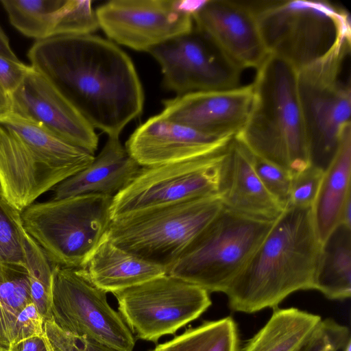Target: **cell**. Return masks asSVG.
<instances>
[{
	"instance_id": "obj_1",
	"label": "cell",
	"mask_w": 351,
	"mask_h": 351,
	"mask_svg": "<svg viewBox=\"0 0 351 351\" xmlns=\"http://www.w3.org/2000/svg\"><path fill=\"white\" fill-rule=\"evenodd\" d=\"M31 66L47 80L92 125L119 137L138 117L144 92L130 58L94 34L56 36L36 40Z\"/></svg>"
},
{
	"instance_id": "obj_2",
	"label": "cell",
	"mask_w": 351,
	"mask_h": 351,
	"mask_svg": "<svg viewBox=\"0 0 351 351\" xmlns=\"http://www.w3.org/2000/svg\"><path fill=\"white\" fill-rule=\"evenodd\" d=\"M322 243L312 208L287 204L226 292L230 308L253 313L314 289Z\"/></svg>"
},
{
	"instance_id": "obj_3",
	"label": "cell",
	"mask_w": 351,
	"mask_h": 351,
	"mask_svg": "<svg viewBox=\"0 0 351 351\" xmlns=\"http://www.w3.org/2000/svg\"><path fill=\"white\" fill-rule=\"evenodd\" d=\"M298 71L268 55L257 69L252 106L234 138L252 154L293 173L311 165Z\"/></svg>"
},
{
	"instance_id": "obj_4",
	"label": "cell",
	"mask_w": 351,
	"mask_h": 351,
	"mask_svg": "<svg viewBox=\"0 0 351 351\" xmlns=\"http://www.w3.org/2000/svg\"><path fill=\"white\" fill-rule=\"evenodd\" d=\"M268 54L298 71L350 37V15L326 1H247Z\"/></svg>"
},
{
	"instance_id": "obj_5",
	"label": "cell",
	"mask_w": 351,
	"mask_h": 351,
	"mask_svg": "<svg viewBox=\"0 0 351 351\" xmlns=\"http://www.w3.org/2000/svg\"><path fill=\"white\" fill-rule=\"evenodd\" d=\"M350 37L298 71V90L311 165L325 171L351 126Z\"/></svg>"
},
{
	"instance_id": "obj_6",
	"label": "cell",
	"mask_w": 351,
	"mask_h": 351,
	"mask_svg": "<svg viewBox=\"0 0 351 351\" xmlns=\"http://www.w3.org/2000/svg\"><path fill=\"white\" fill-rule=\"evenodd\" d=\"M112 199L86 194L32 204L21 212L23 226L54 265L84 268L107 236Z\"/></svg>"
},
{
	"instance_id": "obj_7",
	"label": "cell",
	"mask_w": 351,
	"mask_h": 351,
	"mask_svg": "<svg viewBox=\"0 0 351 351\" xmlns=\"http://www.w3.org/2000/svg\"><path fill=\"white\" fill-rule=\"evenodd\" d=\"M218 194L112 219L107 234L118 247L167 271L223 208Z\"/></svg>"
},
{
	"instance_id": "obj_8",
	"label": "cell",
	"mask_w": 351,
	"mask_h": 351,
	"mask_svg": "<svg viewBox=\"0 0 351 351\" xmlns=\"http://www.w3.org/2000/svg\"><path fill=\"white\" fill-rule=\"evenodd\" d=\"M274 221L250 217L223 206L167 274L208 293H226Z\"/></svg>"
},
{
	"instance_id": "obj_9",
	"label": "cell",
	"mask_w": 351,
	"mask_h": 351,
	"mask_svg": "<svg viewBox=\"0 0 351 351\" xmlns=\"http://www.w3.org/2000/svg\"><path fill=\"white\" fill-rule=\"evenodd\" d=\"M113 294L132 333L154 343L175 334L212 304L207 291L167 274Z\"/></svg>"
},
{
	"instance_id": "obj_10",
	"label": "cell",
	"mask_w": 351,
	"mask_h": 351,
	"mask_svg": "<svg viewBox=\"0 0 351 351\" xmlns=\"http://www.w3.org/2000/svg\"><path fill=\"white\" fill-rule=\"evenodd\" d=\"M228 146L191 159L141 167L134 180L113 197L112 219L218 194L221 165Z\"/></svg>"
},
{
	"instance_id": "obj_11",
	"label": "cell",
	"mask_w": 351,
	"mask_h": 351,
	"mask_svg": "<svg viewBox=\"0 0 351 351\" xmlns=\"http://www.w3.org/2000/svg\"><path fill=\"white\" fill-rule=\"evenodd\" d=\"M84 268L54 266L51 317L62 330L119 351H133L135 339L119 313Z\"/></svg>"
},
{
	"instance_id": "obj_12",
	"label": "cell",
	"mask_w": 351,
	"mask_h": 351,
	"mask_svg": "<svg viewBox=\"0 0 351 351\" xmlns=\"http://www.w3.org/2000/svg\"><path fill=\"white\" fill-rule=\"evenodd\" d=\"M148 53L160 64L164 86L178 96L239 86L243 69L195 25Z\"/></svg>"
},
{
	"instance_id": "obj_13",
	"label": "cell",
	"mask_w": 351,
	"mask_h": 351,
	"mask_svg": "<svg viewBox=\"0 0 351 351\" xmlns=\"http://www.w3.org/2000/svg\"><path fill=\"white\" fill-rule=\"evenodd\" d=\"M95 14L108 38L139 51L149 52L194 27L182 0H112L99 6Z\"/></svg>"
},
{
	"instance_id": "obj_14",
	"label": "cell",
	"mask_w": 351,
	"mask_h": 351,
	"mask_svg": "<svg viewBox=\"0 0 351 351\" xmlns=\"http://www.w3.org/2000/svg\"><path fill=\"white\" fill-rule=\"evenodd\" d=\"M8 97V112L32 121L95 155L99 142L95 128L32 66L19 86Z\"/></svg>"
},
{
	"instance_id": "obj_15",
	"label": "cell",
	"mask_w": 351,
	"mask_h": 351,
	"mask_svg": "<svg viewBox=\"0 0 351 351\" xmlns=\"http://www.w3.org/2000/svg\"><path fill=\"white\" fill-rule=\"evenodd\" d=\"M73 175L0 123V189L19 211Z\"/></svg>"
},
{
	"instance_id": "obj_16",
	"label": "cell",
	"mask_w": 351,
	"mask_h": 351,
	"mask_svg": "<svg viewBox=\"0 0 351 351\" xmlns=\"http://www.w3.org/2000/svg\"><path fill=\"white\" fill-rule=\"evenodd\" d=\"M252 97V84L231 89L195 92L163 101L160 114L216 138L234 137L247 120Z\"/></svg>"
},
{
	"instance_id": "obj_17",
	"label": "cell",
	"mask_w": 351,
	"mask_h": 351,
	"mask_svg": "<svg viewBox=\"0 0 351 351\" xmlns=\"http://www.w3.org/2000/svg\"><path fill=\"white\" fill-rule=\"evenodd\" d=\"M193 18L194 25L243 70L257 69L269 55L245 1H203Z\"/></svg>"
},
{
	"instance_id": "obj_18",
	"label": "cell",
	"mask_w": 351,
	"mask_h": 351,
	"mask_svg": "<svg viewBox=\"0 0 351 351\" xmlns=\"http://www.w3.org/2000/svg\"><path fill=\"white\" fill-rule=\"evenodd\" d=\"M233 138H216L158 114L134 131L125 148L141 167H148L218 152L227 147Z\"/></svg>"
},
{
	"instance_id": "obj_19",
	"label": "cell",
	"mask_w": 351,
	"mask_h": 351,
	"mask_svg": "<svg viewBox=\"0 0 351 351\" xmlns=\"http://www.w3.org/2000/svg\"><path fill=\"white\" fill-rule=\"evenodd\" d=\"M218 195L224 207L260 219L274 220L285 208L265 189L254 169L250 152L234 138L221 165Z\"/></svg>"
},
{
	"instance_id": "obj_20",
	"label": "cell",
	"mask_w": 351,
	"mask_h": 351,
	"mask_svg": "<svg viewBox=\"0 0 351 351\" xmlns=\"http://www.w3.org/2000/svg\"><path fill=\"white\" fill-rule=\"evenodd\" d=\"M141 168L119 137H108L88 166L53 188L50 199L86 194L114 197L134 180Z\"/></svg>"
},
{
	"instance_id": "obj_21",
	"label": "cell",
	"mask_w": 351,
	"mask_h": 351,
	"mask_svg": "<svg viewBox=\"0 0 351 351\" xmlns=\"http://www.w3.org/2000/svg\"><path fill=\"white\" fill-rule=\"evenodd\" d=\"M351 126L345 131L333 159L324 172L312 206L317 237L323 243L340 223L342 210L351 198Z\"/></svg>"
},
{
	"instance_id": "obj_22",
	"label": "cell",
	"mask_w": 351,
	"mask_h": 351,
	"mask_svg": "<svg viewBox=\"0 0 351 351\" xmlns=\"http://www.w3.org/2000/svg\"><path fill=\"white\" fill-rule=\"evenodd\" d=\"M84 269L97 287L112 293L167 274L164 267L118 247L108 236L92 254Z\"/></svg>"
},
{
	"instance_id": "obj_23",
	"label": "cell",
	"mask_w": 351,
	"mask_h": 351,
	"mask_svg": "<svg viewBox=\"0 0 351 351\" xmlns=\"http://www.w3.org/2000/svg\"><path fill=\"white\" fill-rule=\"evenodd\" d=\"M273 309L269 319L241 351H301L322 319L293 307Z\"/></svg>"
},
{
	"instance_id": "obj_24",
	"label": "cell",
	"mask_w": 351,
	"mask_h": 351,
	"mask_svg": "<svg viewBox=\"0 0 351 351\" xmlns=\"http://www.w3.org/2000/svg\"><path fill=\"white\" fill-rule=\"evenodd\" d=\"M314 289L330 300L351 295V228L339 224L322 243Z\"/></svg>"
},
{
	"instance_id": "obj_25",
	"label": "cell",
	"mask_w": 351,
	"mask_h": 351,
	"mask_svg": "<svg viewBox=\"0 0 351 351\" xmlns=\"http://www.w3.org/2000/svg\"><path fill=\"white\" fill-rule=\"evenodd\" d=\"M149 351H240L237 324L230 316L204 321Z\"/></svg>"
},
{
	"instance_id": "obj_26",
	"label": "cell",
	"mask_w": 351,
	"mask_h": 351,
	"mask_svg": "<svg viewBox=\"0 0 351 351\" xmlns=\"http://www.w3.org/2000/svg\"><path fill=\"white\" fill-rule=\"evenodd\" d=\"M30 302L25 267L0 262V350H9L14 343L16 317Z\"/></svg>"
},
{
	"instance_id": "obj_27",
	"label": "cell",
	"mask_w": 351,
	"mask_h": 351,
	"mask_svg": "<svg viewBox=\"0 0 351 351\" xmlns=\"http://www.w3.org/2000/svg\"><path fill=\"white\" fill-rule=\"evenodd\" d=\"M10 23L36 40L53 36L68 0H1Z\"/></svg>"
},
{
	"instance_id": "obj_28",
	"label": "cell",
	"mask_w": 351,
	"mask_h": 351,
	"mask_svg": "<svg viewBox=\"0 0 351 351\" xmlns=\"http://www.w3.org/2000/svg\"><path fill=\"white\" fill-rule=\"evenodd\" d=\"M23 249L31 299L45 320L51 317L55 265L26 231L23 235Z\"/></svg>"
},
{
	"instance_id": "obj_29",
	"label": "cell",
	"mask_w": 351,
	"mask_h": 351,
	"mask_svg": "<svg viewBox=\"0 0 351 351\" xmlns=\"http://www.w3.org/2000/svg\"><path fill=\"white\" fill-rule=\"evenodd\" d=\"M21 212L0 189V262L25 266Z\"/></svg>"
},
{
	"instance_id": "obj_30",
	"label": "cell",
	"mask_w": 351,
	"mask_h": 351,
	"mask_svg": "<svg viewBox=\"0 0 351 351\" xmlns=\"http://www.w3.org/2000/svg\"><path fill=\"white\" fill-rule=\"evenodd\" d=\"M99 27L89 0H68L53 36L92 34Z\"/></svg>"
},
{
	"instance_id": "obj_31",
	"label": "cell",
	"mask_w": 351,
	"mask_h": 351,
	"mask_svg": "<svg viewBox=\"0 0 351 351\" xmlns=\"http://www.w3.org/2000/svg\"><path fill=\"white\" fill-rule=\"evenodd\" d=\"M250 154L254 169L262 184L271 196L285 207L289 202L293 173L251 152Z\"/></svg>"
},
{
	"instance_id": "obj_32",
	"label": "cell",
	"mask_w": 351,
	"mask_h": 351,
	"mask_svg": "<svg viewBox=\"0 0 351 351\" xmlns=\"http://www.w3.org/2000/svg\"><path fill=\"white\" fill-rule=\"evenodd\" d=\"M351 341L346 326L331 318L322 319L310 340L301 351H339Z\"/></svg>"
},
{
	"instance_id": "obj_33",
	"label": "cell",
	"mask_w": 351,
	"mask_h": 351,
	"mask_svg": "<svg viewBox=\"0 0 351 351\" xmlns=\"http://www.w3.org/2000/svg\"><path fill=\"white\" fill-rule=\"evenodd\" d=\"M324 171L310 165L293 173L288 204L302 208H312L316 199Z\"/></svg>"
},
{
	"instance_id": "obj_34",
	"label": "cell",
	"mask_w": 351,
	"mask_h": 351,
	"mask_svg": "<svg viewBox=\"0 0 351 351\" xmlns=\"http://www.w3.org/2000/svg\"><path fill=\"white\" fill-rule=\"evenodd\" d=\"M44 332L55 351H119L86 336L75 335L62 330L51 317L45 320Z\"/></svg>"
},
{
	"instance_id": "obj_35",
	"label": "cell",
	"mask_w": 351,
	"mask_h": 351,
	"mask_svg": "<svg viewBox=\"0 0 351 351\" xmlns=\"http://www.w3.org/2000/svg\"><path fill=\"white\" fill-rule=\"evenodd\" d=\"M44 323L45 319L34 302L26 304L16 317L13 344L32 337H42Z\"/></svg>"
},
{
	"instance_id": "obj_36",
	"label": "cell",
	"mask_w": 351,
	"mask_h": 351,
	"mask_svg": "<svg viewBox=\"0 0 351 351\" xmlns=\"http://www.w3.org/2000/svg\"><path fill=\"white\" fill-rule=\"evenodd\" d=\"M30 67L0 56V86L8 96L19 86Z\"/></svg>"
},
{
	"instance_id": "obj_37",
	"label": "cell",
	"mask_w": 351,
	"mask_h": 351,
	"mask_svg": "<svg viewBox=\"0 0 351 351\" xmlns=\"http://www.w3.org/2000/svg\"><path fill=\"white\" fill-rule=\"evenodd\" d=\"M10 351H47L42 337L27 339L13 344Z\"/></svg>"
},
{
	"instance_id": "obj_38",
	"label": "cell",
	"mask_w": 351,
	"mask_h": 351,
	"mask_svg": "<svg viewBox=\"0 0 351 351\" xmlns=\"http://www.w3.org/2000/svg\"><path fill=\"white\" fill-rule=\"evenodd\" d=\"M0 56L8 59L18 61L19 60L12 51L8 36L0 27Z\"/></svg>"
},
{
	"instance_id": "obj_39",
	"label": "cell",
	"mask_w": 351,
	"mask_h": 351,
	"mask_svg": "<svg viewBox=\"0 0 351 351\" xmlns=\"http://www.w3.org/2000/svg\"><path fill=\"white\" fill-rule=\"evenodd\" d=\"M9 108V97L0 86V114L7 112Z\"/></svg>"
},
{
	"instance_id": "obj_40",
	"label": "cell",
	"mask_w": 351,
	"mask_h": 351,
	"mask_svg": "<svg viewBox=\"0 0 351 351\" xmlns=\"http://www.w3.org/2000/svg\"><path fill=\"white\" fill-rule=\"evenodd\" d=\"M43 338L44 339L47 351H55L54 348H53L51 343H50L45 332L44 334L43 335Z\"/></svg>"
},
{
	"instance_id": "obj_41",
	"label": "cell",
	"mask_w": 351,
	"mask_h": 351,
	"mask_svg": "<svg viewBox=\"0 0 351 351\" xmlns=\"http://www.w3.org/2000/svg\"><path fill=\"white\" fill-rule=\"evenodd\" d=\"M343 351H351V341L347 344Z\"/></svg>"
},
{
	"instance_id": "obj_42",
	"label": "cell",
	"mask_w": 351,
	"mask_h": 351,
	"mask_svg": "<svg viewBox=\"0 0 351 351\" xmlns=\"http://www.w3.org/2000/svg\"><path fill=\"white\" fill-rule=\"evenodd\" d=\"M0 351H10V350H0Z\"/></svg>"
}]
</instances>
